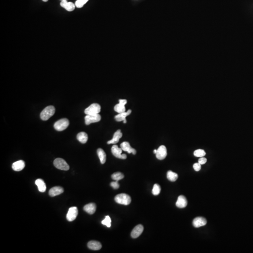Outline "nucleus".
Segmentation results:
<instances>
[{"instance_id": "obj_3", "label": "nucleus", "mask_w": 253, "mask_h": 253, "mask_svg": "<svg viewBox=\"0 0 253 253\" xmlns=\"http://www.w3.org/2000/svg\"><path fill=\"white\" fill-rule=\"evenodd\" d=\"M69 124V120L67 118L60 119L54 123V128L57 131H62L66 129Z\"/></svg>"}, {"instance_id": "obj_9", "label": "nucleus", "mask_w": 253, "mask_h": 253, "mask_svg": "<svg viewBox=\"0 0 253 253\" xmlns=\"http://www.w3.org/2000/svg\"><path fill=\"white\" fill-rule=\"evenodd\" d=\"M156 158L159 160H163L167 156V150L164 145H161L157 150Z\"/></svg>"}, {"instance_id": "obj_22", "label": "nucleus", "mask_w": 253, "mask_h": 253, "mask_svg": "<svg viewBox=\"0 0 253 253\" xmlns=\"http://www.w3.org/2000/svg\"><path fill=\"white\" fill-rule=\"evenodd\" d=\"M35 184L37 186L38 190L41 192H44L46 190V184L42 179H39L35 181Z\"/></svg>"}, {"instance_id": "obj_21", "label": "nucleus", "mask_w": 253, "mask_h": 253, "mask_svg": "<svg viewBox=\"0 0 253 253\" xmlns=\"http://www.w3.org/2000/svg\"><path fill=\"white\" fill-rule=\"evenodd\" d=\"M84 210L89 214H93L96 210V205L94 203H89L84 206Z\"/></svg>"}, {"instance_id": "obj_13", "label": "nucleus", "mask_w": 253, "mask_h": 253, "mask_svg": "<svg viewBox=\"0 0 253 253\" xmlns=\"http://www.w3.org/2000/svg\"><path fill=\"white\" fill-rule=\"evenodd\" d=\"M121 148L122 150L125 152H128V153H132L133 154L135 155L137 153L136 150L132 148L129 143L127 142H124L121 143Z\"/></svg>"}, {"instance_id": "obj_30", "label": "nucleus", "mask_w": 253, "mask_h": 253, "mask_svg": "<svg viewBox=\"0 0 253 253\" xmlns=\"http://www.w3.org/2000/svg\"><path fill=\"white\" fill-rule=\"evenodd\" d=\"M118 181H116L115 180V181H113L110 184V185L112 187H113V189H115V190H116V189H118L119 188V187H120V185H119V184L118 182Z\"/></svg>"}, {"instance_id": "obj_12", "label": "nucleus", "mask_w": 253, "mask_h": 253, "mask_svg": "<svg viewBox=\"0 0 253 253\" xmlns=\"http://www.w3.org/2000/svg\"><path fill=\"white\" fill-rule=\"evenodd\" d=\"M207 224V220L203 217H197L193 220V225L195 227L198 228L205 226Z\"/></svg>"}, {"instance_id": "obj_19", "label": "nucleus", "mask_w": 253, "mask_h": 253, "mask_svg": "<svg viewBox=\"0 0 253 253\" xmlns=\"http://www.w3.org/2000/svg\"><path fill=\"white\" fill-rule=\"evenodd\" d=\"M25 167V163L23 160H19L14 162L12 165V169L15 171H21Z\"/></svg>"}, {"instance_id": "obj_7", "label": "nucleus", "mask_w": 253, "mask_h": 253, "mask_svg": "<svg viewBox=\"0 0 253 253\" xmlns=\"http://www.w3.org/2000/svg\"><path fill=\"white\" fill-rule=\"evenodd\" d=\"M101 118V117L99 113L96 115H87L85 117V123L86 125H90L91 123L100 122Z\"/></svg>"}, {"instance_id": "obj_11", "label": "nucleus", "mask_w": 253, "mask_h": 253, "mask_svg": "<svg viewBox=\"0 0 253 253\" xmlns=\"http://www.w3.org/2000/svg\"><path fill=\"white\" fill-rule=\"evenodd\" d=\"M143 231V227L142 224H138L133 229L131 236L133 238H137L140 236Z\"/></svg>"}, {"instance_id": "obj_17", "label": "nucleus", "mask_w": 253, "mask_h": 253, "mask_svg": "<svg viewBox=\"0 0 253 253\" xmlns=\"http://www.w3.org/2000/svg\"><path fill=\"white\" fill-rule=\"evenodd\" d=\"M63 191L64 190L63 187H54L50 189L49 191V195L50 196L54 197L62 194Z\"/></svg>"}, {"instance_id": "obj_8", "label": "nucleus", "mask_w": 253, "mask_h": 253, "mask_svg": "<svg viewBox=\"0 0 253 253\" xmlns=\"http://www.w3.org/2000/svg\"><path fill=\"white\" fill-rule=\"evenodd\" d=\"M78 215V209L76 207H72L69 209L67 214V220L69 221H73L76 218Z\"/></svg>"}, {"instance_id": "obj_37", "label": "nucleus", "mask_w": 253, "mask_h": 253, "mask_svg": "<svg viewBox=\"0 0 253 253\" xmlns=\"http://www.w3.org/2000/svg\"><path fill=\"white\" fill-rule=\"evenodd\" d=\"M60 1H63V0H60ZM66 1H67V0H66Z\"/></svg>"}, {"instance_id": "obj_29", "label": "nucleus", "mask_w": 253, "mask_h": 253, "mask_svg": "<svg viewBox=\"0 0 253 253\" xmlns=\"http://www.w3.org/2000/svg\"><path fill=\"white\" fill-rule=\"evenodd\" d=\"M102 224L106 226L107 227H110L111 226V219L109 216H106L104 220H102Z\"/></svg>"}, {"instance_id": "obj_34", "label": "nucleus", "mask_w": 253, "mask_h": 253, "mask_svg": "<svg viewBox=\"0 0 253 253\" xmlns=\"http://www.w3.org/2000/svg\"><path fill=\"white\" fill-rule=\"evenodd\" d=\"M80 1L82 3L83 5H85L89 0H80Z\"/></svg>"}, {"instance_id": "obj_18", "label": "nucleus", "mask_w": 253, "mask_h": 253, "mask_svg": "<svg viewBox=\"0 0 253 253\" xmlns=\"http://www.w3.org/2000/svg\"><path fill=\"white\" fill-rule=\"evenodd\" d=\"M187 205V200L184 196L182 195L179 196L176 202V206L180 208H183L186 207Z\"/></svg>"}, {"instance_id": "obj_24", "label": "nucleus", "mask_w": 253, "mask_h": 253, "mask_svg": "<svg viewBox=\"0 0 253 253\" xmlns=\"http://www.w3.org/2000/svg\"><path fill=\"white\" fill-rule=\"evenodd\" d=\"M97 154L101 163L102 164H104L106 161V154L104 150L101 148L98 149L97 150Z\"/></svg>"}, {"instance_id": "obj_35", "label": "nucleus", "mask_w": 253, "mask_h": 253, "mask_svg": "<svg viewBox=\"0 0 253 253\" xmlns=\"http://www.w3.org/2000/svg\"><path fill=\"white\" fill-rule=\"evenodd\" d=\"M153 152L154 153L156 154V153H157V150H154Z\"/></svg>"}, {"instance_id": "obj_5", "label": "nucleus", "mask_w": 253, "mask_h": 253, "mask_svg": "<svg viewBox=\"0 0 253 253\" xmlns=\"http://www.w3.org/2000/svg\"><path fill=\"white\" fill-rule=\"evenodd\" d=\"M100 106L97 103H93L85 110V113L86 115H96L100 113Z\"/></svg>"}, {"instance_id": "obj_1", "label": "nucleus", "mask_w": 253, "mask_h": 253, "mask_svg": "<svg viewBox=\"0 0 253 253\" xmlns=\"http://www.w3.org/2000/svg\"><path fill=\"white\" fill-rule=\"evenodd\" d=\"M55 111V107L54 106H48L40 113V118L43 121H47L54 116Z\"/></svg>"}, {"instance_id": "obj_14", "label": "nucleus", "mask_w": 253, "mask_h": 253, "mask_svg": "<svg viewBox=\"0 0 253 253\" xmlns=\"http://www.w3.org/2000/svg\"><path fill=\"white\" fill-rule=\"evenodd\" d=\"M60 6L66 9L68 11H72L75 10V5L72 2H68L66 0L62 1L60 3Z\"/></svg>"}, {"instance_id": "obj_20", "label": "nucleus", "mask_w": 253, "mask_h": 253, "mask_svg": "<svg viewBox=\"0 0 253 253\" xmlns=\"http://www.w3.org/2000/svg\"><path fill=\"white\" fill-rule=\"evenodd\" d=\"M88 247L93 250H99L102 248V245L100 242L91 240L88 243Z\"/></svg>"}, {"instance_id": "obj_6", "label": "nucleus", "mask_w": 253, "mask_h": 253, "mask_svg": "<svg viewBox=\"0 0 253 253\" xmlns=\"http://www.w3.org/2000/svg\"><path fill=\"white\" fill-rule=\"evenodd\" d=\"M112 153L113 156H115L116 158L118 159H127V155L125 154H122V148H119L117 145H114L112 146L111 149Z\"/></svg>"}, {"instance_id": "obj_2", "label": "nucleus", "mask_w": 253, "mask_h": 253, "mask_svg": "<svg viewBox=\"0 0 253 253\" xmlns=\"http://www.w3.org/2000/svg\"><path fill=\"white\" fill-rule=\"evenodd\" d=\"M115 200L117 203L125 205H129L131 201L130 196L124 193L117 195L115 197Z\"/></svg>"}, {"instance_id": "obj_16", "label": "nucleus", "mask_w": 253, "mask_h": 253, "mask_svg": "<svg viewBox=\"0 0 253 253\" xmlns=\"http://www.w3.org/2000/svg\"><path fill=\"white\" fill-rule=\"evenodd\" d=\"M131 113V110H128L127 112H125L123 113H119L118 115L115 116V119L117 122L123 121L124 123H126L127 122L126 117L129 116Z\"/></svg>"}, {"instance_id": "obj_32", "label": "nucleus", "mask_w": 253, "mask_h": 253, "mask_svg": "<svg viewBox=\"0 0 253 253\" xmlns=\"http://www.w3.org/2000/svg\"><path fill=\"white\" fill-rule=\"evenodd\" d=\"M206 162L207 159L206 158H203V157H202L198 160V163L201 165H202L205 164Z\"/></svg>"}, {"instance_id": "obj_27", "label": "nucleus", "mask_w": 253, "mask_h": 253, "mask_svg": "<svg viewBox=\"0 0 253 253\" xmlns=\"http://www.w3.org/2000/svg\"><path fill=\"white\" fill-rule=\"evenodd\" d=\"M160 191H161V187L158 184H155L153 186V190H152V193L154 196H157L160 194Z\"/></svg>"}, {"instance_id": "obj_28", "label": "nucleus", "mask_w": 253, "mask_h": 253, "mask_svg": "<svg viewBox=\"0 0 253 253\" xmlns=\"http://www.w3.org/2000/svg\"><path fill=\"white\" fill-rule=\"evenodd\" d=\"M194 156L196 157H204L206 155V153L203 150L198 149L195 150L194 153Z\"/></svg>"}, {"instance_id": "obj_15", "label": "nucleus", "mask_w": 253, "mask_h": 253, "mask_svg": "<svg viewBox=\"0 0 253 253\" xmlns=\"http://www.w3.org/2000/svg\"><path fill=\"white\" fill-rule=\"evenodd\" d=\"M122 137V133L121 132L120 129L117 130L113 134V137L112 140L107 142L108 144H116L118 143L120 139Z\"/></svg>"}, {"instance_id": "obj_33", "label": "nucleus", "mask_w": 253, "mask_h": 253, "mask_svg": "<svg viewBox=\"0 0 253 253\" xmlns=\"http://www.w3.org/2000/svg\"><path fill=\"white\" fill-rule=\"evenodd\" d=\"M84 5H83L81 2L80 1V0H77L75 2V6L76 7L78 8H82L84 6Z\"/></svg>"}, {"instance_id": "obj_31", "label": "nucleus", "mask_w": 253, "mask_h": 253, "mask_svg": "<svg viewBox=\"0 0 253 253\" xmlns=\"http://www.w3.org/2000/svg\"><path fill=\"white\" fill-rule=\"evenodd\" d=\"M193 168L196 171L198 172L200 170L201 168V165L199 163H195L193 165Z\"/></svg>"}, {"instance_id": "obj_10", "label": "nucleus", "mask_w": 253, "mask_h": 253, "mask_svg": "<svg viewBox=\"0 0 253 253\" xmlns=\"http://www.w3.org/2000/svg\"><path fill=\"white\" fill-rule=\"evenodd\" d=\"M127 103V100H119V104H117L114 107L115 111L119 113H123L125 112V106Z\"/></svg>"}, {"instance_id": "obj_26", "label": "nucleus", "mask_w": 253, "mask_h": 253, "mask_svg": "<svg viewBox=\"0 0 253 253\" xmlns=\"http://www.w3.org/2000/svg\"><path fill=\"white\" fill-rule=\"evenodd\" d=\"M124 177V175L121 172H116L112 175V178L113 180H116V181H119L123 179Z\"/></svg>"}, {"instance_id": "obj_4", "label": "nucleus", "mask_w": 253, "mask_h": 253, "mask_svg": "<svg viewBox=\"0 0 253 253\" xmlns=\"http://www.w3.org/2000/svg\"><path fill=\"white\" fill-rule=\"evenodd\" d=\"M54 165L56 168L62 170L67 171L69 169V166L68 163L61 158L55 159L54 161Z\"/></svg>"}, {"instance_id": "obj_23", "label": "nucleus", "mask_w": 253, "mask_h": 253, "mask_svg": "<svg viewBox=\"0 0 253 253\" xmlns=\"http://www.w3.org/2000/svg\"><path fill=\"white\" fill-rule=\"evenodd\" d=\"M77 140L82 143H85L88 140V137L87 133L85 132H81L77 134Z\"/></svg>"}, {"instance_id": "obj_25", "label": "nucleus", "mask_w": 253, "mask_h": 253, "mask_svg": "<svg viewBox=\"0 0 253 253\" xmlns=\"http://www.w3.org/2000/svg\"><path fill=\"white\" fill-rule=\"evenodd\" d=\"M167 178L170 181H175L178 178V175L176 173H174L172 171H169L167 173Z\"/></svg>"}, {"instance_id": "obj_36", "label": "nucleus", "mask_w": 253, "mask_h": 253, "mask_svg": "<svg viewBox=\"0 0 253 253\" xmlns=\"http://www.w3.org/2000/svg\"><path fill=\"white\" fill-rule=\"evenodd\" d=\"M44 2H48V0H42Z\"/></svg>"}]
</instances>
